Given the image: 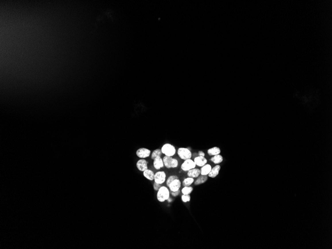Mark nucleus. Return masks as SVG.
<instances>
[{
    "label": "nucleus",
    "instance_id": "obj_1",
    "mask_svg": "<svg viewBox=\"0 0 332 249\" xmlns=\"http://www.w3.org/2000/svg\"><path fill=\"white\" fill-rule=\"evenodd\" d=\"M170 191L166 186H162L157 191V199L160 203H163L170 198Z\"/></svg>",
    "mask_w": 332,
    "mask_h": 249
},
{
    "label": "nucleus",
    "instance_id": "obj_2",
    "mask_svg": "<svg viewBox=\"0 0 332 249\" xmlns=\"http://www.w3.org/2000/svg\"><path fill=\"white\" fill-rule=\"evenodd\" d=\"M161 149L162 153L166 156H174L176 153V148L170 143H166L164 144Z\"/></svg>",
    "mask_w": 332,
    "mask_h": 249
},
{
    "label": "nucleus",
    "instance_id": "obj_3",
    "mask_svg": "<svg viewBox=\"0 0 332 249\" xmlns=\"http://www.w3.org/2000/svg\"><path fill=\"white\" fill-rule=\"evenodd\" d=\"M164 166L167 169H174L178 166V162L177 159L172 157L165 156L163 158Z\"/></svg>",
    "mask_w": 332,
    "mask_h": 249
},
{
    "label": "nucleus",
    "instance_id": "obj_4",
    "mask_svg": "<svg viewBox=\"0 0 332 249\" xmlns=\"http://www.w3.org/2000/svg\"><path fill=\"white\" fill-rule=\"evenodd\" d=\"M178 156L182 160H186L191 159L192 153L190 150L185 147L179 148L177 151Z\"/></svg>",
    "mask_w": 332,
    "mask_h": 249
},
{
    "label": "nucleus",
    "instance_id": "obj_5",
    "mask_svg": "<svg viewBox=\"0 0 332 249\" xmlns=\"http://www.w3.org/2000/svg\"><path fill=\"white\" fill-rule=\"evenodd\" d=\"M196 167V164L194 161L191 159L185 160L180 166L181 169L184 172H188L190 170L193 169Z\"/></svg>",
    "mask_w": 332,
    "mask_h": 249
},
{
    "label": "nucleus",
    "instance_id": "obj_6",
    "mask_svg": "<svg viewBox=\"0 0 332 249\" xmlns=\"http://www.w3.org/2000/svg\"><path fill=\"white\" fill-rule=\"evenodd\" d=\"M166 174L164 171H159L155 174L154 182L158 184H162L165 182Z\"/></svg>",
    "mask_w": 332,
    "mask_h": 249
},
{
    "label": "nucleus",
    "instance_id": "obj_7",
    "mask_svg": "<svg viewBox=\"0 0 332 249\" xmlns=\"http://www.w3.org/2000/svg\"><path fill=\"white\" fill-rule=\"evenodd\" d=\"M151 153V151L146 148H140L136 152V156L140 159L148 158L150 156Z\"/></svg>",
    "mask_w": 332,
    "mask_h": 249
},
{
    "label": "nucleus",
    "instance_id": "obj_8",
    "mask_svg": "<svg viewBox=\"0 0 332 249\" xmlns=\"http://www.w3.org/2000/svg\"><path fill=\"white\" fill-rule=\"evenodd\" d=\"M136 166L137 169L140 172H143L146 170L148 169V163L147 162L146 160H145L144 159H140V160H138L136 163Z\"/></svg>",
    "mask_w": 332,
    "mask_h": 249
},
{
    "label": "nucleus",
    "instance_id": "obj_9",
    "mask_svg": "<svg viewBox=\"0 0 332 249\" xmlns=\"http://www.w3.org/2000/svg\"><path fill=\"white\" fill-rule=\"evenodd\" d=\"M181 185H182V183H181L180 179L178 178V179L175 180L171 182L169 185V188L171 192H176V191L180 190V188L181 187Z\"/></svg>",
    "mask_w": 332,
    "mask_h": 249
},
{
    "label": "nucleus",
    "instance_id": "obj_10",
    "mask_svg": "<svg viewBox=\"0 0 332 249\" xmlns=\"http://www.w3.org/2000/svg\"><path fill=\"white\" fill-rule=\"evenodd\" d=\"M153 166L156 170L161 169L164 167L163 160L161 157H158L153 160Z\"/></svg>",
    "mask_w": 332,
    "mask_h": 249
},
{
    "label": "nucleus",
    "instance_id": "obj_11",
    "mask_svg": "<svg viewBox=\"0 0 332 249\" xmlns=\"http://www.w3.org/2000/svg\"><path fill=\"white\" fill-rule=\"evenodd\" d=\"M194 162L196 164V166L202 167V166L207 164V160L204 157L199 156L194 159Z\"/></svg>",
    "mask_w": 332,
    "mask_h": 249
},
{
    "label": "nucleus",
    "instance_id": "obj_12",
    "mask_svg": "<svg viewBox=\"0 0 332 249\" xmlns=\"http://www.w3.org/2000/svg\"><path fill=\"white\" fill-rule=\"evenodd\" d=\"M221 167L219 165L215 166L213 168H212L211 170L210 171L209 174L208 175V177L214 178L217 177L219 173V171L220 170Z\"/></svg>",
    "mask_w": 332,
    "mask_h": 249
},
{
    "label": "nucleus",
    "instance_id": "obj_13",
    "mask_svg": "<svg viewBox=\"0 0 332 249\" xmlns=\"http://www.w3.org/2000/svg\"><path fill=\"white\" fill-rule=\"evenodd\" d=\"M201 175V170L197 168H193L187 172V175L189 177L193 178H197Z\"/></svg>",
    "mask_w": 332,
    "mask_h": 249
},
{
    "label": "nucleus",
    "instance_id": "obj_14",
    "mask_svg": "<svg viewBox=\"0 0 332 249\" xmlns=\"http://www.w3.org/2000/svg\"><path fill=\"white\" fill-rule=\"evenodd\" d=\"M143 175L144 177L148 180L152 181V180H154L155 174L153 172V171L151 170L148 169L146 170L145 171L143 172Z\"/></svg>",
    "mask_w": 332,
    "mask_h": 249
},
{
    "label": "nucleus",
    "instance_id": "obj_15",
    "mask_svg": "<svg viewBox=\"0 0 332 249\" xmlns=\"http://www.w3.org/2000/svg\"><path fill=\"white\" fill-rule=\"evenodd\" d=\"M211 166L208 164H205L201 168V175L208 176L211 170Z\"/></svg>",
    "mask_w": 332,
    "mask_h": 249
},
{
    "label": "nucleus",
    "instance_id": "obj_16",
    "mask_svg": "<svg viewBox=\"0 0 332 249\" xmlns=\"http://www.w3.org/2000/svg\"><path fill=\"white\" fill-rule=\"evenodd\" d=\"M221 150L219 147H214L210 148L207 150L208 154L210 156H213L216 155L220 154Z\"/></svg>",
    "mask_w": 332,
    "mask_h": 249
},
{
    "label": "nucleus",
    "instance_id": "obj_17",
    "mask_svg": "<svg viewBox=\"0 0 332 249\" xmlns=\"http://www.w3.org/2000/svg\"><path fill=\"white\" fill-rule=\"evenodd\" d=\"M208 180V176L200 175L197 177V180L195 182V184L196 186L204 184Z\"/></svg>",
    "mask_w": 332,
    "mask_h": 249
},
{
    "label": "nucleus",
    "instance_id": "obj_18",
    "mask_svg": "<svg viewBox=\"0 0 332 249\" xmlns=\"http://www.w3.org/2000/svg\"><path fill=\"white\" fill-rule=\"evenodd\" d=\"M223 160V157L221 156V155L220 154L213 156L210 159V161L212 162H213L214 164H217V165L222 163Z\"/></svg>",
    "mask_w": 332,
    "mask_h": 249
},
{
    "label": "nucleus",
    "instance_id": "obj_19",
    "mask_svg": "<svg viewBox=\"0 0 332 249\" xmlns=\"http://www.w3.org/2000/svg\"><path fill=\"white\" fill-rule=\"evenodd\" d=\"M194 178H191V177H188L187 178H186L182 182V186H191V184H193L194 182Z\"/></svg>",
    "mask_w": 332,
    "mask_h": 249
},
{
    "label": "nucleus",
    "instance_id": "obj_20",
    "mask_svg": "<svg viewBox=\"0 0 332 249\" xmlns=\"http://www.w3.org/2000/svg\"><path fill=\"white\" fill-rule=\"evenodd\" d=\"M163 154L162 152L161 149H157L153 151V152L151 154V159L152 160H154V159L158 157L161 156Z\"/></svg>",
    "mask_w": 332,
    "mask_h": 249
},
{
    "label": "nucleus",
    "instance_id": "obj_21",
    "mask_svg": "<svg viewBox=\"0 0 332 249\" xmlns=\"http://www.w3.org/2000/svg\"><path fill=\"white\" fill-rule=\"evenodd\" d=\"M193 191V188L191 186H184V188L182 190V193L183 194H185V195L190 194Z\"/></svg>",
    "mask_w": 332,
    "mask_h": 249
},
{
    "label": "nucleus",
    "instance_id": "obj_22",
    "mask_svg": "<svg viewBox=\"0 0 332 249\" xmlns=\"http://www.w3.org/2000/svg\"><path fill=\"white\" fill-rule=\"evenodd\" d=\"M178 176H177L176 175H171L170 177L168 178L166 181V184L168 186H169L170 184H171V182H172L173 181L176 180V179H178Z\"/></svg>",
    "mask_w": 332,
    "mask_h": 249
},
{
    "label": "nucleus",
    "instance_id": "obj_23",
    "mask_svg": "<svg viewBox=\"0 0 332 249\" xmlns=\"http://www.w3.org/2000/svg\"><path fill=\"white\" fill-rule=\"evenodd\" d=\"M182 200L184 203L189 202L191 201V196L189 195V194H187V195L182 194Z\"/></svg>",
    "mask_w": 332,
    "mask_h": 249
},
{
    "label": "nucleus",
    "instance_id": "obj_24",
    "mask_svg": "<svg viewBox=\"0 0 332 249\" xmlns=\"http://www.w3.org/2000/svg\"><path fill=\"white\" fill-rule=\"evenodd\" d=\"M161 186V184H158L157 183L154 182V184H153V188L155 190L158 191Z\"/></svg>",
    "mask_w": 332,
    "mask_h": 249
},
{
    "label": "nucleus",
    "instance_id": "obj_25",
    "mask_svg": "<svg viewBox=\"0 0 332 249\" xmlns=\"http://www.w3.org/2000/svg\"><path fill=\"white\" fill-rule=\"evenodd\" d=\"M180 190H178V191H176V192H171V194L173 195V197H176V196H178V195L180 194Z\"/></svg>",
    "mask_w": 332,
    "mask_h": 249
},
{
    "label": "nucleus",
    "instance_id": "obj_26",
    "mask_svg": "<svg viewBox=\"0 0 332 249\" xmlns=\"http://www.w3.org/2000/svg\"><path fill=\"white\" fill-rule=\"evenodd\" d=\"M198 153H199V156H205V153H204V152H203L202 151H199Z\"/></svg>",
    "mask_w": 332,
    "mask_h": 249
}]
</instances>
